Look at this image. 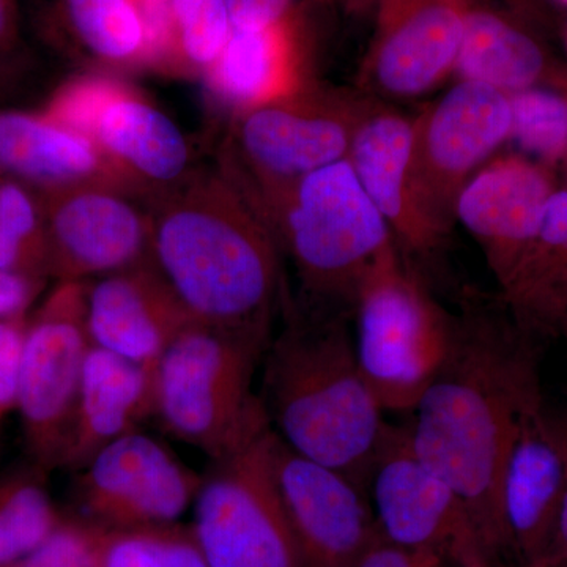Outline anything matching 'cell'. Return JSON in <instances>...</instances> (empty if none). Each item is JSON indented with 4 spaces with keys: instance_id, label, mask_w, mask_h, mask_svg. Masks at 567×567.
Wrapping results in <instances>:
<instances>
[{
    "instance_id": "obj_25",
    "label": "cell",
    "mask_w": 567,
    "mask_h": 567,
    "mask_svg": "<svg viewBox=\"0 0 567 567\" xmlns=\"http://www.w3.org/2000/svg\"><path fill=\"white\" fill-rule=\"evenodd\" d=\"M502 300L527 333L543 341L557 336L567 308V189L551 194L539 233Z\"/></svg>"
},
{
    "instance_id": "obj_26",
    "label": "cell",
    "mask_w": 567,
    "mask_h": 567,
    "mask_svg": "<svg viewBox=\"0 0 567 567\" xmlns=\"http://www.w3.org/2000/svg\"><path fill=\"white\" fill-rule=\"evenodd\" d=\"M62 18L85 61L102 73L147 65V41L133 0H62Z\"/></svg>"
},
{
    "instance_id": "obj_30",
    "label": "cell",
    "mask_w": 567,
    "mask_h": 567,
    "mask_svg": "<svg viewBox=\"0 0 567 567\" xmlns=\"http://www.w3.org/2000/svg\"><path fill=\"white\" fill-rule=\"evenodd\" d=\"M511 96V140L533 162L554 169L567 155V89H528Z\"/></svg>"
},
{
    "instance_id": "obj_35",
    "label": "cell",
    "mask_w": 567,
    "mask_h": 567,
    "mask_svg": "<svg viewBox=\"0 0 567 567\" xmlns=\"http://www.w3.org/2000/svg\"><path fill=\"white\" fill-rule=\"evenodd\" d=\"M354 567H492L476 565L461 559L435 554V551L415 550L390 543L380 536Z\"/></svg>"
},
{
    "instance_id": "obj_23",
    "label": "cell",
    "mask_w": 567,
    "mask_h": 567,
    "mask_svg": "<svg viewBox=\"0 0 567 567\" xmlns=\"http://www.w3.org/2000/svg\"><path fill=\"white\" fill-rule=\"evenodd\" d=\"M216 107L230 118L305 85L289 20L259 29H233L218 61L204 74Z\"/></svg>"
},
{
    "instance_id": "obj_43",
    "label": "cell",
    "mask_w": 567,
    "mask_h": 567,
    "mask_svg": "<svg viewBox=\"0 0 567 567\" xmlns=\"http://www.w3.org/2000/svg\"><path fill=\"white\" fill-rule=\"evenodd\" d=\"M566 164V171H567V155H566V158H565V162H563Z\"/></svg>"
},
{
    "instance_id": "obj_18",
    "label": "cell",
    "mask_w": 567,
    "mask_h": 567,
    "mask_svg": "<svg viewBox=\"0 0 567 567\" xmlns=\"http://www.w3.org/2000/svg\"><path fill=\"white\" fill-rule=\"evenodd\" d=\"M87 137L123 185L144 200L196 167L181 128L126 81L99 112Z\"/></svg>"
},
{
    "instance_id": "obj_8",
    "label": "cell",
    "mask_w": 567,
    "mask_h": 567,
    "mask_svg": "<svg viewBox=\"0 0 567 567\" xmlns=\"http://www.w3.org/2000/svg\"><path fill=\"white\" fill-rule=\"evenodd\" d=\"M274 436L265 421L203 475L192 529L210 567H303L276 488Z\"/></svg>"
},
{
    "instance_id": "obj_11",
    "label": "cell",
    "mask_w": 567,
    "mask_h": 567,
    "mask_svg": "<svg viewBox=\"0 0 567 567\" xmlns=\"http://www.w3.org/2000/svg\"><path fill=\"white\" fill-rule=\"evenodd\" d=\"M203 475L163 443L134 431L104 446L74 473L76 516L102 529L177 524L193 506Z\"/></svg>"
},
{
    "instance_id": "obj_4",
    "label": "cell",
    "mask_w": 567,
    "mask_h": 567,
    "mask_svg": "<svg viewBox=\"0 0 567 567\" xmlns=\"http://www.w3.org/2000/svg\"><path fill=\"white\" fill-rule=\"evenodd\" d=\"M262 219L292 260L298 303L323 311L353 316L364 276L398 246L347 158L306 175Z\"/></svg>"
},
{
    "instance_id": "obj_33",
    "label": "cell",
    "mask_w": 567,
    "mask_h": 567,
    "mask_svg": "<svg viewBox=\"0 0 567 567\" xmlns=\"http://www.w3.org/2000/svg\"><path fill=\"white\" fill-rule=\"evenodd\" d=\"M28 319H0V420L17 410Z\"/></svg>"
},
{
    "instance_id": "obj_42",
    "label": "cell",
    "mask_w": 567,
    "mask_h": 567,
    "mask_svg": "<svg viewBox=\"0 0 567 567\" xmlns=\"http://www.w3.org/2000/svg\"><path fill=\"white\" fill-rule=\"evenodd\" d=\"M557 336H565L567 339V308L565 311V316H563L561 322L558 324Z\"/></svg>"
},
{
    "instance_id": "obj_10",
    "label": "cell",
    "mask_w": 567,
    "mask_h": 567,
    "mask_svg": "<svg viewBox=\"0 0 567 567\" xmlns=\"http://www.w3.org/2000/svg\"><path fill=\"white\" fill-rule=\"evenodd\" d=\"M413 123V196L429 226L446 238L462 186L511 140V96L481 82L458 81Z\"/></svg>"
},
{
    "instance_id": "obj_20",
    "label": "cell",
    "mask_w": 567,
    "mask_h": 567,
    "mask_svg": "<svg viewBox=\"0 0 567 567\" xmlns=\"http://www.w3.org/2000/svg\"><path fill=\"white\" fill-rule=\"evenodd\" d=\"M544 406L546 401L522 417L499 486L507 547L529 567L550 551L565 496V470L544 423Z\"/></svg>"
},
{
    "instance_id": "obj_45",
    "label": "cell",
    "mask_w": 567,
    "mask_h": 567,
    "mask_svg": "<svg viewBox=\"0 0 567 567\" xmlns=\"http://www.w3.org/2000/svg\"><path fill=\"white\" fill-rule=\"evenodd\" d=\"M563 2H566V3H567V0H563Z\"/></svg>"
},
{
    "instance_id": "obj_27",
    "label": "cell",
    "mask_w": 567,
    "mask_h": 567,
    "mask_svg": "<svg viewBox=\"0 0 567 567\" xmlns=\"http://www.w3.org/2000/svg\"><path fill=\"white\" fill-rule=\"evenodd\" d=\"M37 465L0 476V567L32 554L62 522Z\"/></svg>"
},
{
    "instance_id": "obj_34",
    "label": "cell",
    "mask_w": 567,
    "mask_h": 567,
    "mask_svg": "<svg viewBox=\"0 0 567 567\" xmlns=\"http://www.w3.org/2000/svg\"><path fill=\"white\" fill-rule=\"evenodd\" d=\"M133 3L147 41V66L166 74L173 48L171 0H133Z\"/></svg>"
},
{
    "instance_id": "obj_12",
    "label": "cell",
    "mask_w": 567,
    "mask_h": 567,
    "mask_svg": "<svg viewBox=\"0 0 567 567\" xmlns=\"http://www.w3.org/2000/svg\"><path fill=\"white\" fill-rule=\"evenodd\" d=\"M48 276L91 281L151 260V216L141 197L81 183L39 192Z\"/></svg>"
},
{
    "instance_id": "obj_31",
    "label": "cell",
    "mask_w": 567,
    "mask_h": 567,
    "mask_svg": "<svg viewBox=\"0 0 567 567\" xmlns=\"http://www.w3.org/2000/svg\"><path fill=\"white\" fill-rule=\"evenodd\" d=\"M0 227L24 248L48 278L47 238L40 197L21 183L0 181Z\"/></svg>"
},
{
    "instance_id": "obj_9",
    "label": "cell",
    "mask_w": 567,
    "mask_h": 567,
    "mask_svg": "<svg viewBox=\"0 0 567 567\" xmlns=\"http://www.w3.org/2000/svg\"><path fill=\"white\" fill-rule=\"evenodd\" d=\"M85 281H58L28 319L17 410L32 464L61 468L85 358Z\"/></svg>"
},
{
    "instance_id": "obj_40",
    "label": "cell",
    "mask_w": 567,
    "mask_h": 567,
    "mask_svg": "<svg viewBox=\"0 0 567 567\" xmlns=\"http://www.w3.org/2000/svg\"><path fill=\"white\" fill-rule=\"evenodd\" d=\"M18 37L17 0H0V55L13 48Z\"/></svg>"
},
{
    "instance_id": "obj_1",
    "label": "cell",
    "mask_w": 567,
    "mask_h": 567,
    "mask_svg": "<svg viewBox=\"0 0 567 567\" xmlns=\"http://www.w3.org/2000/svg\"><path fill=\"white\" fill-rule=\"evenodd\" d=\"M539 342L503 300H466L409 424L416 456L462 496L491 555L507 547L499 505L507 454L522 417L544 402Z\"/></svg>"
},
{
    "instance_id": "obj_44",
    "label": "cell",
    "mask_w": 567,
    "mask_h": 567,
    "mask_svg": "<svg viewBox=\"0 0 567 567\" xmlns=\"http://www.w3.org/2000/svg\"><path fill=\"white\" fill-rule=\"evenodd\" d=\"M0 73H2V71H0ZM0 76H2V74H0ZM0 85H3V84H0Z\"/></svg>"
},
{
    "instance_id": "obj_17",
    "label": "cell",
    "mask_w": 567,
    "mask_h": 567,
    "mask_svg": "<svg viewBox=\"0 0 567 567\" xmlns=\"http://www.w3.org/2000/svg\"><path fill=\"white\" fill-rule=\"evenodd\" d=\"M85 316L92 346L151 371L193 320L151 260L85 281Z\"/></svg>"
},
{
    "instance_id": "obj_6",
    "label": "cell",
    "mask_w": 567,
    "mask_h": 567,
    "mask_svg": "<svg viewBox=\"0 0 567 567\" xmlns=\"http://www.w3.org/2000/svg\"><path fill=\"white\" fill-rule=\"evenodd\" d=\"M268 347L192 320L164 350L153 372V417L167 434L210 461L234 450L268 421L252 393Z\"/></svg>"
},
{
    "instance_id": "obj_39",
    "label": "cell",
    "mask_w": 567,
    "mask_h": 567,
    "mask_svg": "<svg viewBox=\"0 0 567 567\" xmlns=\"http://www.w3.org/2000/svg\"><path fill=\"white\" fill-rule=\"evenodd\" d=\"M0 271L35 276V278L41 279L47 278L41 274L31 256L24 251V248L17 240H13L2 227H0Z\"/></svg>"
},
{
    "instance_id": "obj_14",
    "label": "cell",
    "mask_w": 567,
    "mask_h": 567,
    "mask_svg": "<svg viewBox=\"0 0 567 567\" xmlns=\"http://www.w3.org/2000/svg\"><path fill=\"white\" fill-rule=\"evenodd\" d=\"M271 465L303 567H354L382 536L363 488L290 450L278 435Z\"/></svg>"
},
{
    "instance_id": "obj_3",
    "label": "cell",
    "mask_w": 567,
    "mask_h": 567,
    "mask_svg": "<svg viewBox=\"0 0 567 567\" xmlns=\"http://www.w3.org/2000/svg\"><path fill=\"white\" fill-rule=\"evenodd\" d=\"M260 395L290 450L368 488L391 425L358 363L353 316L287 301Z\"/></svg>"
},
{
    "instance_id": "obj_24",
    "label": "cell",
    "mask_w": 567,
    "mask_h": 567,
    "mask_svg": "<svg viewBox=\"0 0 567 567\" xmlns=\"http://www.w3.org/2000/svg\"><path fill=\"white\" fill-rule=\"evenodd\" d=\"M454 71L458 81L481 82L507 95L540 85L567 89V71L532 33L505 14L466 6Z\"/></svg>"
},
{
    "instance_id": "obj_28",
    "label": "cell",
    "mask_w": 567,
    "mask_h": 567,
    "mask_svg": "<svg viewBox=\"0 0 567 567\" xmlns=\"http://www.w3.org/2000/svg\"><path fill=\"white\" fill-rule=\"evenodd\" d=\"M173 48L166 74L203 76L233 33L226 0H171Z\"/></svg>"
},
{
    "instance_id": "obj_29",
    "label": "cell",
    "mask_w": 567,
    "mask_h": 567,
    "mask_svg": "<svg viewBox=\"0 0 567 567\" xmlns=\"http://www.w3.org/2000/svg\"><path fill=\"white\" fill-rule=\"evenodd\" d=\"M100 567H210L192 527L99 528Z\"/></svg>"
},
{
    "instance_id": "obj_41",
    "label": "cell",
    "mask_w": 567,
    "mask_h": 567,
    "mask_svg": "<svg viewBox=\"0 0 567 567\" xmlns=\"http://www.w3.org/2000/svg\"><path fill=\"white\" fill-rule=\"evenodd\" d=\"M532 567H567V559H563V561H543L537 563V565Z\"/></svg>"
},
{
    "instance_id": "obj_36",
    "label": "cell",
    "mask_w": 567,
    "mask_h": 567,
    "mask_svg": "<svg viewBox=\"0 0 567 567\" xmlns=\"http://www.w3.org/2000/svg\"><path fill=\"white\" fill-rule=\"evenodd\" d=\"M295 0H226L230 22L240 31H259L289 20Z\"/></svg>"
},
{
    "instance_id": "obj_32",
    "label": "cell",
    "mask_w": 567,
    "mask_h": 567,
    "mask_svg": "<svg viewBox=\"0 0 567 567\" xmlns=\"http://www.w3.org/2000/svg\"><path fill=\"white\" fill-rule=\"evenodd\" d=\"M9 567H100L99 528L78 517H63L32 554Z\"/></svg>"
},
{
    "instance_id": "obj_21",
    "label": "cell",
    "mask_w": 567,
    "mask_h": 567,
    "mask_svg": "<svg viewBox=\"0 0 567 567\" xmlns=\"http://www.w3.org/2000/svg\"><path fill=\"white\" fill-rule=\"evenodd\" d=\"M153 372L92 346L85 358L61 468L80 472L104 446L153 416Z\"/></svg>"
},
{
    "instance_id": "obj_13",
    "label": "cell",
    "mask_w": 567,
    "mask_h": 567,
    "mask_svg": "<svg viewBox=\"0 0 567 567\" xmlns=\"http://www.w3.org/2000/svg\"><path fill=\"white\" fill-rule=\"evenodd\" d=\"M380 533L390 543L491 565V551L462 496L416 456L410 425H391L371 484Z\"/></svg>"
},
{
    "instance_id": "obj_22",
    "label": "cell",
    "mask_w": 567,
    "mask_h": 567,
    "mask_svg": "<svg viewBox=\"0 0 567 567\" xmlns=\"http://www.w3.org/2000/svg\"><path fill=\"white\" fill-rule=\"evenodd\" d=\"M0 171L39 192L81 183H110L130 192L89 137L43 112H0Z\"/></svg>"
},
{
    "instance_id": "obj_2",
    "label": "cell",
    "mask_w": 567,
    "mask_h": 567,
    "mask_svg": "<svg viewBox=\"0 0 567 567\" xmlns=\"http://www.w3.org/2000/svg\"><path fill=\"white\" fill-rule=\"evenodd\" d=\"M145 204L151 262L192 319L270 346L289 301L281 251L244 194L215 164Z\"/></svg>"
},
{
    "instance_id": "obj_5",
    "label": "cell",
    "mask_w": 567,
    "mask_h": 567,
    "mask_svg": "<svg viewBox=\"0 0 567 567\" xmlns=\"http://www.w3.org/2000/svg\"><path fill=\"white\" fill-rule=\"evenodd\" d=\"M371 103L306 82L230 118L216 166L262 218L306 175L347 158Z\"/></svg>"
},
{
    "instance_id": "obj_38",
    "label": "cell",
    "mask_w": 567,
    "mask_h": 567,
    "mask_svg": "<svg viewBox=\"0 0 567 567\" xmlns=\"http://www.w3.org/2000/svg\"><path fill=\"white\" fill-rule=\"evenodd\" d=\"M43 287L44 279L35 276L0 271V319L28 316Z\"/></svg>"
},
{
    "instance_id": "obj_15",
    "label": "cell",
    "mask_w": 567,
    "mask_h": 567,
    "mask_svg": "<svg viewBox=\"0 0 567 567\" xmlns=\"http://www.w3.org/2000/svg\"><path fill=\"white\" fill-rule=\"evenodd\" d=\"M554 169L524 155L481 167L454 200L453 219L477 241L499 289L535 244L544 210L557 192Z\"/></svg>"
},
{
    "instance_id": "obj_16",
    "label": "cell",
    "mask_w": 567,
    "mask_h": 567,
    "mask_svg": "<svg viewBox=\"0 0 567 567\" xmlns=\"http://www.w3.org/2000/svg\"><path fill=\"white\" fill-rule=\"evenodd\" d=\"M464 18L462 0H380L365 87L390 99L432 91L456 66Z\"/></svg>"
},
{
    "instance_id": "obj_19",
    "label": "cell",
    "mask_w": 567,
    "mask_h": 567,
    "mask_svg": "<svg viewBox=\"0 0 567 567\" xmlns=\"http://www.w3.org/2000/svg\"><path fill=\"white\" fill-rule=\"evenodd\" d=\"M415 123L380 103H371L350 145L349 159L365 194L382 213L402 256L429 260L446 238L417 210L410 181Z\"/></svg>"
},
{
    "instance_id": "obj_7",
    "label": "cell",
    "mask_w": 567,
    "mask_h": 567,
    "mask_svg": "<svg viewBox=\"0 0 567 567\" xmlns=\"http://www.w3.org/2000/svg\"><path fill=\"white\" fill-rule=\"evenodd\" d=\"M354 349L383 412L413 413L445 363L454 316L443 311L398 246L364 276L353 306Z\"/></svg>"
},
{
    "instance_id": "obj_37",
    "label": "cell",
    "mask_w": 567,
    "mask_h": 567,
    "mask_svg": "<svg viewBox=\"0 0 567 567\" xmlns=\"http://www.w3.org/2000/svg\"><path fill=\"white\" fill-rule=\"evenodd\" d=\"M544 423L551 442L557 447L565 470V496L559 513L557 535L544 561H563L567 559V410H554L544 406ZM543 563V561H540Z\"/></svg>"
}]
</instances>
